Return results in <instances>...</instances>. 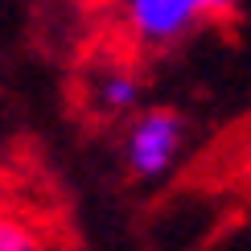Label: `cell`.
Returning <instances> with one entry per match:
<instances>
[{
	"instance_id": "cell-2",
	"label": "cell",
	"mask_w": 251,
	"mask_h": 251,
	"mask_svg": "<svg viewBox=\"0 0 251 251\" xmlns=\"http://www.w3.org/2000/svg\"><path fill=\"white\" fill-rule=\"evenodd\" d=\"M185 120L173 107H144L132 111V124L124 132V169L136 181H161L177 169L185 152Z\"/></svg>"
},
{
	"instance_id": "cell-1",
	"label": "cell",
	"mask_w": 251,
	"mask_h": 251,
	"mask_svg": "<svg viewBox=\"0 0 251 251\" xmlns=\"http://www.w3.org/2000/svg\"><path fill=\"white\" fill-rule=\"evenodd\" d=\"M239 8V0H124V29L144 50H169L194 29L223 21Z\"/></svg>"
},
{
	"instance_id": "cell-3",
	"label": "cell",
	"mask_w": 251,
	"mask_h": 251,
	"mask_svg": "<svg viewBox=\"0 0 251 251\" xmlns=\"http://www.w3.org/2000/svg\"><path fill=\"white\" fill-rule=\"evenodd\" d=\"M87 99H91V111H95V116L124 120V116H132V111H140L144 82L136 78L128 66H107V70H99V75L91 78Z\"/></svg>"
},
{
	"instance_id": "cell-4",
	"label": "cell",
	"mask_w": 251,
	"mask_h": 251,
	"mask_svg": "<svg viewBox=\"0 0 251 251\" xmlns=\"http://www.w3.org/2000/svg\"><path fill=\"white\" fill-rule=\"evenodd\" d=\"M41 235L13 214H0V251H37Z\"/></svg>"
}]
</instances>
